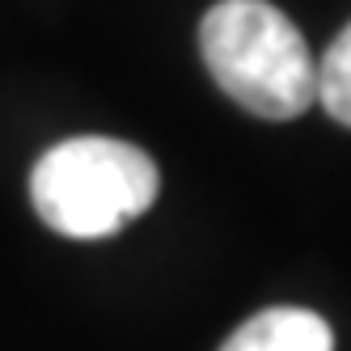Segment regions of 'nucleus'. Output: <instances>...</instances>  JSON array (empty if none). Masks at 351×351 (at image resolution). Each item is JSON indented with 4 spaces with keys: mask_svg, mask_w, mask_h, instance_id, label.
<instances>
[{
    "mask_svg": "<svg viewBox=\"0 0 351 351\" xmlns=\"http://www.w3.org/2000/svg\"><path fill=\"white\" fill-rule=\"evenodd\" d=\"M317 102L326 106V114L335 123L351 128V21L326 47V56L317 64Z\"/></svg>",
    "mask_w": 351,
    "mask_h": 351,
    "instance_id": "nucleus-4",
    "label": "nucleus"
},
{
    "mask_svg": "<svg viewBox=\"0 0 351 351\" xmlns=\"http://www.w3.org/2000/svg\"><path fill=\"white\" fill-rule=\"evenodd\" d=\"M199 51L216 85L258 119H296L317 102V64L292 17L267 0H220L204 13Z\"/></svg>",
    "mask_w": 351,
    "mask_h": 351,
    "instance_id": "nucleus-1",
    "label": "nucleus"
},
{
    "mask_svg": "<svg viewBox=\"0 0 351 351\" xmlns=\"http://www.w3.org/2000/svg\"><path fill=\"white\" fill-rule=\"evenodd\" d=\"M220 351H335V330L313 309L275 305L245 317Z\"/></svg>",
    "mask_w": 351,
    "mask_h": 351,
    "instance_id": "nucleus-3",
    "label": "nucleus"
},
{
    "mask_svg": "<svg viewBox=\"0 0 351 351\" xmlns=\"http://www.w3.org/2000/svg\"><path fill=\"white\" fill-rule=\"evenodd\" d=\"M157 165L144 148L110 136H72L34 161L30 204L47 229L97 241L128 229L157 199Z\"/></svg>",
    "mask_w": 351,
    "mask_h": 351,
    "instance_id": "nucleus-2",
    "label": "nucleus"
}]
</instances>
